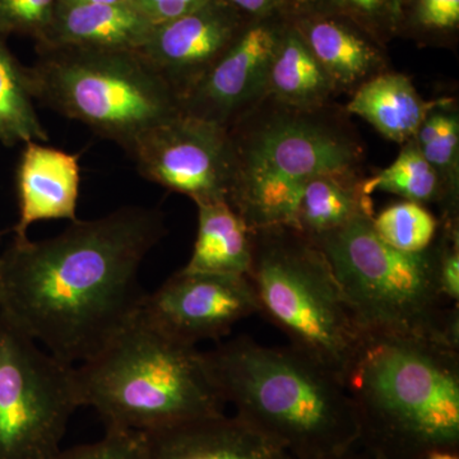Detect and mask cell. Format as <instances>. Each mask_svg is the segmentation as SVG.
Listing matches in <instances>:
<instances>
[{
    "label": "cell",
    "mask_w": 459,
    "mask_h": 459,
    "mask_svg": "<svg viewBox=\"0 0 459 459\" xmlns=\"http://www.w3.org/2000/svg\"><path fill=\"white\" fill-rule=\"evenodd\" d=\"M168 232L159 208L126 205L0 255V314L59 360L80 365L141 309L142 263Z\"/></svg>",
    "instance_id": "6da1fadb"
},
{
    "label": "cell",
    "mask_w": 459,
    "mask_h": 459,
    "mask_svg": "<svg viewBox=\"0 0 459 459\" xmlns=\"http://www.w3.org/2000/svg\"><path fill=\"white\" fill-rule=\"evenodd\" d=\"M234 415L294 459H329L358 448L360 429L337 374L287 347L237 337L204 352Z\"/></svg>",
    "instance_id": "7a4b0ae2"
},
{
    "label": "cell",
    "mask_w": 459,
    "mask_h": 459,
    "mask_svg": "<svg viewBox=\"0 0 459 459\" xmlns=\"http://www.w3.org/2000/svg\"><path fill=\"white\" fill-rule=\"evenodd\" d=\"M361 446L377 459L459 452V347L364 334L343 377Z\"/></svg>",
    "instance_id": "3957f363"
},
{
    "label": "cell",
    "mask_w": 459,
    "mask_h": 459,
    "mask_svg": "<svg viewBox=\"0 0 459 459\" xmlns=\"http://www.w3.org/2000/svg\"><path fill=\"white\" fill-rule=\"evenodd\" d=\"M229 204L250 229L291 226L307 181L364 175V141L343 105L296 108L265 96L229 128Z\"/></svg>",
    "instance_id": "277c9868"
},
{
    "label": "cell",
    "mask_w": 459,
    "mask_h": 459,
    "mask_svg": "<svg viewBox=\"0 0 459 459\" xmlns=\"http://www.w3.org/2000/svg\"><path fill=\"white\" fill-rule=\"evenodd\" d=\"M81 406L105 428L151 433L225 413L204 353L138 310L98 353L75 365Z\"/></svg>",
    "instance_id": "5b68a950"
},
{
    "label": "cell",
    "mask_w": 459,
    "mask_h": 459,
    "mask_svg": "<svg viewBox=\"0 0 459 459\" xmlns=\"http://www.w3.org/2000/svg\"><path fill=\"white\" fill-rule=\"evenodd\" d=\"M325 253L364 334L427 338L459 347V307L437 279V238L403 252L377 237L373 216L314 238Z\"/></svg>",
    "instance_id": "8992f818"
},
{
    "label": "cell",
    "mask_w": 459,
    "mask_h": 459,
    "mask_svg": "<svg viewBox=\"0 0 459 459\" xmlns=\"http://www.w3.org/2000/svg\"><path fill=\"white\" fill-rule=\"evenodd\" d=\"M252 231L247 277L258 313L285 334L289 346L343 380L364 333L325 253L291 226Z\"/></svg>",
    "instance_id": "52a82bcc"
},
{
    "label": "cell",
    "mask_w": 459,
    "mask_h": 459,
    "mask_svg": "<svg viewBox=\"0 0 459 459\" xmlns=\"http://www.w3.org/2000/svg\"><path fill=\"white\" fill-rule=\"evenodd\" d=\"M25 72L33 100L126 151L181 113L179 96L137 50L40 47Z\"/></svg>",
    "instance_id": "ba28073f"
},
{
    "label": "cell",
    "mask_w": 459,
    "mask_h": 459,
    "mask_svg": "<svg viewBox=\"0 0 459 459\" xmlns=\"http://www.w3.org/2000/svg\"><path fill=\"white\" fill-rule=\"evenodd\" d=\"M80 407L74 365L0 314V459H53Z\"/></svg>",
    "instance_id": "9c48e42d"
},
{
    "label": "cell",
    "mask_w": 459,
    "mask_h": 459,
    "mask_svg": "<svg viewBox=\"0 0 459 459\" xmlns=\"http://www.w3.org/2000/svg\"><path fill=\"white\" fill-rule=\"evenodd\" d=\"M126 153L144 179L195 204L228 201L231 144L220 124L180 113L142 133Z\"/></svg>",
    "instance_id": "30bf717a"
},
{
    "label": "cell",
    "mask_w": 459,
    "mask_h": 459,
    "mask_svg": "<svg viewBox=\"0 0 459 459\" xmlns=\"http://www.w3.org/2000/svg\"><path fill=\"white\" fill-rule=\"evenodd\" d=\"M289 25L286 12L247 20L212 68L181 100V113L230 128L267 96L272 60Z\"/></svg>",
    "instance_id": "8fae6325"
},
{
    "label": "cell",
    "mask_w": 459,
    "mask_h": 459,
    "mask_svg": "<svg viewBox=\"0 0 459 459\" xmlns=\"http://www.w3.org/2000/svg\"><path fill=\"white\" fill-rule=\"evenodd\" d=\"M141 309L166 333L192 346L220 340L238 322L259 312L247 276L186 268L146 294Z\"/></svg>",
    "instance_id": "7c38bea8"
},
{
    "label": "cell",
    "mask_w": 459,
    "mask_h": 459,
    "mask_svg": "<svg viewBox=\"0 0 459 459\" xmlns=\"http://www.w3.org/2000/svg\"><path fill=\"white\" fill-rule=\"evenodd\" d=\"M247 18L225 0L153 26L138 49L181 100L197 86L237 39Z\"/></svg>",
    "instance_id": "4fadbf2b"
},
{
    "label": "cell",
    "mask_w": 459,
    "mask_h": 459,
    "mask_svg": "<svg viewBox=\"0 0 459 459\" xmlns=\"http://www.w3.org/2000/svg\"><path fill=\"white\" fill-rule=\"evenodd\" d=\"M286 13L327 72L338 96H351L371 78L391 71L385 45L347 18L294 2Z\"/></svg>",
    "instance_id": "5bb4252c"
},
{
    "label": "cell",
    "mask_w": 459,
    "mask_h": 459,
    "mask_svg": "<svg viewBox=\"0 0 459 459\" xmlns=\"http://www.w3.org/2000/svg\"><path fill=\"white\" fill-rule=\"evenodd\" d=\"M18 221L14 238L27 237L33 223L47 220L77 221L80 155L29 142L17 168Z\"/></svg>",
    "instance_id": "9a60e30c"
},
{
    "label": "cell",
    "mask_w": 459,
    "mask_h": 459,
    "mask_svg": "<svg viewBox=\"0 0 459 459\" xmlns=\"http://www.w3.org/2000/svg\"><path fill=\"white\" fill-rule=\"evenodd\" d=\"M146 459H294L237 415L210 416L144 434Z\"/></svg>",
    "instance_id": "2e32d148"
},
{
    "label": "cell",
    "mask_w": 459,
    "mask_h": 459,
    "mask_svg": "<svg viewBox=\"0 0 459 459\" xmlns=\"http://www.w3.org/2000/svg\"><path fill=\"white\" fill-rule=\"evenodd\" d=\"M153 26L131 2L78 4L57 0L50 25L38 42L47 48L138 50Z\"/></svg>",
    "instance_id": "e0dca14e"
},
{
    "label": "cell",
    "mask_w": 459,
    "mask_h": 459,
    "mask_svg": "<svg viewBox=\"0 0 459 459\" xmlns=\"http://www.w3.org/2000/svg\"><path fill=\"white\" fill-rule=\"evenodd\" d=\"M434 102L421 98L409 75L391 69L359 87L343 107L402 146L415 137Z\"/></svg>",
    "instance_id": "ac0fdd59"
},
{
    "label": "cell",
    "mask_w": 459,
    "mask_h": 459,
    "mask_svg": "<svg viewBox=\"0 0 459 459\" xmlns=\"http://www.w3.org/2000/svg\"><path fill=\"white\" fill-rule=\"evenodd\" d=\"M198 229L186 270L247 276L252 262L253 231L228 201L195 204Z\"/></svg>",
    "instance_id": "d6986e66"
},
{
    "label": "cell",
    "mask_w": 459,
    "mask_h": 459,
    "mask_svg": "<svg viewBox=\"0 0 459 459\" xmlns=\"http://www.w3.org/2000/svg\"><path fill=\"white\" fill-rule=\"evenodd\" d=\"M365 175L325 174L307 181L291 228L310 240L344 228L356 217L374 216L373 201L361 188Z\"/></svg>",
    "instance_id": "ffe728a7"
},
{
    "label": "cell",
    "mask_w": 459,
    "mask_h": 459,
    "mask_svg": "<svg viewBox=\"0 0 459 459\" xmlns=\"http://www.w3.org/2000/svg\"><path fill=\"white\" fill-rule=\"evenodd\" d=\"M267 96L296 108L325 107L338 98L327 72L290 21L272 60Z\"/></svg>",
    "instance_id": "44dd1931"
},
{
    "label": "cell",
    "mask_w": 459,
    "mask_h": 459,
    "mask_svg": "<svg viewBox=\"0 0 459 459\" xmlns=\"http://www.w3.org/2000/svg\"><path fill=\"white\" fill-rule=\"evenodd\" d=\"M443 192L440 221L459 222V108L457 100L435 99L415 137Z\"/></svg>",
    "instance_id": "7402d4cb"
},
{
    "label": "cell",
    "mask_w": 459,
    "mask_h": 459,
    "mask_svg": "<svg viewBox=\"0 0 459 459\" xmlns=\"http://www.w3.org/2000/svg\"><path fill=\"white\" fill-rule=\"evenodd\" d=\"M49 140L36 113L25 66L17 62L0 33V143L7 147Z\"/></svg>",
    "instance_id": "603a6c76"
},
{
    "label": "cell",
    "mask_w": 459,
    "mask_h": 459,
    "mask_svg": "<svg viewBox=\"0 0 459 459\" xmlns=\"http://www.w3.org/2000/svg\"><path fill=\"white\" fill-rule=\"evenodd\" d=\"M364 195L385 192L402 201L415 202L427 207L435 204L443 212L444 199L439 179L420 152L415 140L402 144L400 153L388 168L365 177L361 183Z\"/></svg>",
    "instance_id": "cb8c5ba5"
},
{
    "label": "cell",
    "mask_w": 459,
    "mask_h": 459,
    "mask_svg": "<svg viewBox=\"0 0 459 459\" xmlns=\"http://www.w3.org/2000/svg\"><path fill=\"white\" fill-rule=\"evenodd\" d=\"M377 237L403 252H421L433 244L440 228L439 217L425 205L402 201L374 214Z\"/></svg>",
    "instance_id": "d4e9b609"
},
{
    "label": "cell",
    "mask_w": 459,
    "mask_h": 459,
    "mask_svg": "<svg viewBox=\"0 0 459 459\" xmlns=\"http://www.w3.org/2000/svg\"><path fill=\"white\" fill-rule=\"evenodd\" d=\"M347 18L385 45L400 35L407 0H291Z\"/></svg>",
    "instance_id": "484cf974"
},
{
    "label": "cell",
    "mask_w": 459,
    "mask_h": 459,
    "mask_svg": "<svg viewBox=\"0 0 459 459\" xmlns=\"http://www.w3.org/2000/svg\"><path fill=\"white\" fill-rule=\"evenodd\" d=\"M459 30V0H407L400 35L427 45L446 47Z\"/></svg>",
    "instance_id": "4316f807"
},
{
    "label": "cell",
    "mask_w": 459,
    "mask_h": 459,
    "mask_svg": "<svg viewBox=\"0 0 459 459\" xmlns=\"http://www.w3.org/2000/svg\"><path fill=\"white\" fill-rule=\"evenodd\" d=\"M53 459H146V437L138 431L107 428L96 442L62 449Z\"/></svg>",
    "instance_id": "83f0119b"
},
{
    "label": "cell",
    "mask_w": 459,
    "mask_h": 459,
    "mask_svg": "<svg viewBox=\"0 0 459 459\" xmlns=\"http://www.w3.org/2000/svg\"><path fill=\"white\" fill-rule=\"evenodd\" d=\"M57 0H0V33H22L40 40Z\"/></svg>",
    "instance_id": "f1b7e54d"
},
{
    "label": "cell",
    "mask_w": 459,
    "mask_h": 459,
    "mask_svg": "<svg viewBox=\"0 0 459 459\" xmlns=\"http://www.w3.org/2000/svg\"><path fill=\"white\" fill-rule=\"evenodd\" d=\"M437 279L443 295L459 301V222L440 221L437 235Z\"/></svg>",
    "instance_id": "f546056e"
},
{
    "label": "cell",
    "mask_w": 459,
    "mask_h": 459,
    "mask_svg": "<svg viewBox=\"0 0 459 459\" xmlns=\"http://www.w3.org/2000/svg\"><path fill=\"white\" fill-rule=\"evenodd\" d=\"M153 25L188 14L210 0H129Z\"/></svg>",
    "instance_id": "4dcf8cb0"
},
{
    "label": "cell",
    "mask_w": 459,
    "mask_h": 459,
    "mask_svg": "<svg viewBox=\"0 0 459 459\" xmlns=\"http://www.w3.org/2000/svg\"><path fill=\"white\" fill-rule=\"evenodd\" d=\"M247 20L286 12L291 0H225Z\"/></svg>",
    "instance_id": "1f68e13d"
},
{
    "label": "cell",
    "mask_w": 459,
    "mask_h": 459,
    "mask_svg": "<svg viewBox=\"0 0 459 459\" xmlns=\"http://www.w3.org/2000/svg\"><path fill=\"white\" fill-rule=\"evenodd\" d=\"M329 459H377L370 455L369 452L362 449L361 446L352 449V451L344 453V455H338V457Z\"/></svg>",
    "instance_id": "d6a6232c"
},
{
    "label": "cell",
    "mask_w": 459,
    "mask_h": 459,
    "mask_svg": "<svg viewBox=\"0 0 459 459\" xmlns=\"http://www.w3.org/2000/svg\"><path fill=\"white\" fill-rule=\"evenodd\" d=\"M65 2L78 3V4H120L129 0H65Z\"/></svg>",
    "instance_id": "836d02e7"
},
{
    "label": "cell",
    "mask_w": 459,
    "mask_h": 459,
    "mask_svg": "<svg viewBox=\"0 0 459 459\" xmlns=\"http://www.w3.org/2000/svg\"><path fill=\"white\" fill-rule=\"evenodd\" d=\"M427 459H459L458 452L442 451L434 452Z\"/></svg>",
    "instance_id": "e575fe53"
},
{
    "label": "cell",
    "mask_w": 459,
    "mask_h": 459,
    "mask_svg": "<svg viewBox=\"0 0 459 459\" xmlns=\"http://www.w3.org/2000/svg\"><path fill=\"white\" fill-rule=\"evenodd\" d=\"M7 230H5V231H0V238H2L3 235L7 234Z\"/></svg>",
    "instance_id": "d590c367"
}]
</instances>
